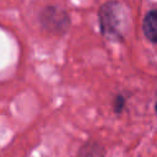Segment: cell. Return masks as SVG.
Wrapping results in <instances>:
<instances>
[{
	"label": "cell",
	"mask_w": 157,
	"mask_h": 157,
	"mask_svg": "<svg viewBox=\"0 0 157 157\" xmlns=\"http://www.w3.org/2000/svg\"><path fill=\"white\" fill-rule=\"evenodd\" d=\"M144 33L153 43H157V10L148 12L144 20Z\"/></svg>",
	"instance_id": "1"
},
{
	"label": "cell",
	"mask_w": 157,
	"mask_h": 157,
	"mask_svg": "<svg viewBox=\"0 0 157 157\" xmlns=\"http://www.w3.org/2000/svg\"><path fill=\"white\" fill-rule=\"evenodd\" d=\"M156 113H157V104H156Z\"/></svg>",
	"instance_id": "2"
}]
</instances>
